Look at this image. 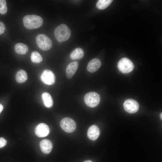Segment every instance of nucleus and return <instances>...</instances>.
Returning <instances> with one entry per match:
<instances>
[{"label": "nucleus", "instance_id": "nucleus-1", "mask_svg": "<svg viewBox=\"0 0 162 162\" xmlns=\"http://www.w3.org/2000/svg\"><path fill=\"white\" fill-rule=\"evenodd\" d=\"M25 27L28 29H36L40 27L43 24V20L40 16L34 15H27L23 19Z\"/></svg>", "mask_w": 162, "mask_h": 162}, {"label": "nucleus", "instance_id": "nucleus-2", "mask_svg": "<svg viewBox=\"0 0 162 162\" xmlns=\"http://www.w3.org/2000/svg\"><path fill=\"white\" fill-rule=\"evenodd\" d=\"M71 31L67 25L62 24L55 28L54 34L58 42L65 41L69 38Z\"/></svg>", "mask_w": 162, "mask_h": 162}, {"label": "nucleus", "instance_id": "nucleus-3", "mask_svg": "<svg viewBox=\"0 0 162 162\" xmlns=\"http://www.w3.org/2000/svg\"><path fill=\"white\" fill-rule=\"evenodd\" d=\"M36 41L38 47L43 50H48L52 46V43L51 39L44 34L38 35L36 37Z\"/></svg>", "mask_w": 162, "mask_h": 162}, {"label": "nucleus", "instance_id": "nucleus-4", "mask_svg": "<svg viewBox=\"0 0 162 162\" xmlns=\"http://www.w3.org/2000/svg\"><path fill=\"white\" fill-rule=\"evenodd\" d=\"M100 100V95L94 92L87 93L84 97V101L86 104L91 108L97 106L99 104Z\"/></svg>", "mask_w": 162, "mask_h": 162}, {"label": "nucleus", "instance_id": "nucleus-5", "mask_svg": "<svg viewBox=\"0 0 162 162\" xmlns=\"http://www.w3.org/2000/svg\"><path fill=\"white\" fill-rule=\"evenodd\" d=\"M117 67L122 73L127 74L133 70L134 65L130 60L124 57L120 60L118 63Z\"/></svg>", "mask_w": 162, "mask_h": 162}, {"label": "nucleus", "instance_id": "nucleus-6", "mask_svg": "<svg viewBox=\"0 0 162 162\" xmlns=\"http://www.w3.org/2000/svg\"><path fill=\"white\" fill-rule=\"evenodd\" d=\"M62 129L65 132L71 133L74 132L76 128V124L72 119L65 117L62 119L60 122Z\"/></svg>", "mask_w": 162, "mask_h": 162}, {"label": "nucleus", "instance_id": "nucleus-7", "mask_svg": "<svg viewBox=\"0 0 162 162\" xmlns=\"http://www.w3.org/2000/svg\"><path fill=\"white\" fill-rule=\"evenodd\" d=\"M123 107L126 112L130 114H133L138 111L139 108V105L136 100L128 99L124 101Z\"/></svg>", "mask_w": 162, "mask_h": 162}, {"label": "nucleus", "instance_id": "nucleus-8", "mask_svg": "<svg viewBox=\"0 0 162 162\" xmlns=\"http://www.w3.org/2000/svg\"><path fill=\"white\" fill-rule=\"evenodd\" d=\"M40 78L42 81L46 85H51L55 82V75L53 72L49 70H44L41 75Z\"/></svg>", "mask_w": 162, "mask_h": 162}, {"label": "nucleus", "instance_id": "nucleus-9", "mask_svg": "<svg viewBox=\"0 0 162 162\" xmlns=\"http://www.w3.org/2000/svg\"><path fill=\"white\" fill-rule=\"evenodd\" d=\"M50 133V128L48 125L41 123L37 126L35 129V134L39 137H44L47 136Z\"/></svg>", "mask_w": 162, "mask_h": 162}, {"label": "nucleus", "instance_id": "nucleus-10", "mask_svg": "<svg viewBox=\"0 0 162 162\" xmlns=\"http://www.w3.org/2000/svg\"><path fill=\"white\" fill-rule=\"evenodd\" d=\"M100 130L98 127L95 125H93L88 128L87 135L90 140L94 141L96 140L100 134Z\"/></svg>", "mask_w": 162, "mask_h": 162}, {"label": "nucleus", "instance_id": "nucleus-11", "mask_svg": "<svg viewBox=\"0 0 162 162\" xmlns=\"http://www.w3.org/2000/svg\"><path fill=\"white\" fill-rule=\"evenodd\" d=\"M101 65L100 60L98 58H95L89 62L87 66V70L91 73H94L99 69Z\"/></svg>", "mask_w": 162, "mask_h": 162}, {"label": "nucleus", "instance_id": "nucleus-12", "mask_svg": "<svg viewBox=\"0 0 162 162\" xmlns=\"http://www.w3.org/2000/svg\"><path fill=\"white\" fill-rule=\"evenodd\" d=\"M78 66L79 63L76 61L73 62L67 65L66 73L68 78L70 79L72 77L77 70Z\"/></svg>", "mask_w": 162, "mask_h": 162}, {"label": "nucleus", "instance_id": "nucleus-13", "mask_svg": "<svg viewBox=\"0 0 162 162\" xmlns=\"http://www.w3.org/2000/svg\"><path fill=\"white\" fill-rule=\"evenodd\" d=\"M40 146L41 151L45 154L50 153L52 148V142L47 139L42 140L40 142Z\"/></svg>", "mask_w": 162, "mask_h": 162}, {"label": "nucleus", "instance_id": "nucleus-14", "mask_svg": "<svg viewBox=\"0 0 162 162\" xmlns=\"http://www.w3.org/2000/svg\"><path fill=\"white\" fill-rule=\"evenodd\" d=\"M28 76L26 72L23 70L18 71L16 75V80L18 83L25 82L27 80Z\"/></svg>", "mask_w": 162, "mask_h": 162}, {"label": "nucleus", "instance_id": "nucleus-15", "mask_svg": "<svg viewBox=\"0 0 162 162\" xmlns=\"http://www.w3.org/2000/svg\"><path fill=\"white\" fill-rule=\"evenodd\" d=\"M84 52L83 50L80 47L75 49L71 53L70 55V58L73 60L80 59L84 56Z\"/></svg>", "mask_w": 162, "mask_h": 162}, {"label": "nucleus", "instance_id": "nucleus-16", "mask_svg": "<svg viewBox=\"0 0 162 162\" xmlns=\"http://www.w3.org/2000/svg\"><path fill=\"white\" fill-rule=\"evenodd\" d=\"M14 50L17 54L24 55L27 52L28 48L26 44L22 43H19L15 45Z\"/></svg>", "mask_w": 162, "mask_h": 162}, {"label": "nucleus", "instance_id": "nucleus-17", "mask_svg": "<svg viewBox=\"0 0 162 162\" xmlns=\"http://www.w3.org/2000/svg\"><path fill=\"white\" fill-rule=\"evenodd\" d=\"M42 98L45 106L50 108L53 105V100L50 94L47 92H44L42 94Z\"/></svg>", "mask_w": 162, "mask_h": 162}, {"label": "nucleus", "instance_id": "nucleus-18", "mask_svg": "<svg viewBox=\"0 0 162 162\" xmlns=\"http://www.w3.org/2000/svg\"><path fill=\"white\" fill-rule=\"evenodd\" d=\"M112 0H99L96 4L97 8L99 10H103L108 7L112 2Z\"/></svg>", "mask_w": 162, "mask_h": 162}, {"label": "nucleus", "instance_id": "nucleus-19", "mask_svg": "<svg viewBox=\"0 0 162 162\" xmlns=\"http://www.w3.org/2000/svg\"><path fill=\"white\" fill-rule=\"evenodd\" d=\"M30 58L32 62L35 63H38L41 62L43 60L42 56L37 51L32 52L31 54Z\"/></svg>", "mask_w": 162, "mask_h": 162}, {"label": "nucleus", "instance_id": "nucleus-20", "mask_svg": "<svg viewBox=\"0 0 162 162\" xmlns=\"http://www.w3.org/2000/svg\"><path fill=\"white\" fill-rule=\"evenodd\" d=\"M7 8L6 0H0V14L4 15L7 12Z\"/></svg>", "mask_w": 162, "mask_h": 162}, {"label": "nucleus", "instance_id": "nucleus-21", "mask_svg": "<svg viewBox=\"0 0 162 162\" xmlns=\"http://www.w3.org/2000/svg\"><path fill=\"white\" fill-rule=\"evenodd\" d=\"M7 141L3 137H0V148H3L7 144Z\"/></svg>", "mask_w": 162, "mask_h": 162}, {"label": "nucleus", "instance_id": "nucleus-22", "mask_svg": "<svg viewBox=\"0 0 162 162\" xmlns=\"http://www.w3.org/2000/svg\"><path fill=\"white\" fill-rule=\"evenodd\" d=\"M5 30V27L4 23L0 21V35L3 34Z\"/></svg>", "mask_w": 162, "mask_h": 162}, {"label": "nucleus", "instance_id": "nucleus-23", "mask_svg": "<svg viewBox=\"0 0 162 162\" xmlns=\"http://www.w3.org/2000/svg\"><path fill=\"white\" fill-rule=\"evenodd\" d=\"M3 105L0 104V113L3 110Z\"/></svg>", "mask_w": 162, "mask_h": 162}, {"label": "nucleus", "instance_id": "nucleus-24", "mask_svg": "<svg viewBox=\"0 0 162 162\" xmlns=\"http://www.w3.org/2000/svg\"><path fill=\"white\" fill-rule=\"evenodd\" d=\"M83 162H93L91 160H86Z\"/></svg>", "mask_w": 162, "mask_h": 162}, {"label": "nucleus", "instance_id": "nucleus-25", "mask_svg": "<svg viewBox=\"0 0 162 162\" xmlns=\"http://www.w3.org/2000/svg\"><path fill=\"white\" fill-rule=\"evenodd\" d=\"M160 118L161 120H162V112L160 114Z\"/></svg>", "mask_w": 162, "mask_h": 162}]
</instances>
